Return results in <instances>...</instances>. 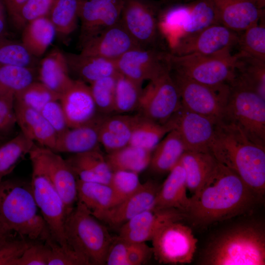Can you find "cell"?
Returning <instances> with one entry per match:
<instances>
[{
  "instance_id": "1",
  "label": "cell",
  "mask_w": 265,
  "mask_h": 265,
  "mask_svg": "<svg viewBox=\"0 0 265 265\" xmlns=\"http://www.w3.org/2000/svg\"><path fill=\"white\" fill-rule=\"evenodd\" d=\"M261 199L235 172L218 162L200 191L190 197L186 218L195 226L206 227L247 213Z\"/></svg>"
},
{
  "instance_id": "2",
  "label": "cell",
  "mask_w": 265,
  "mask_h": 265,
  "mask_svg": "<svg viewBox=\"0 0 265 265\" xmlns=\"http://www.w3.org/2000/svg\"><path fill=\"white\" fill-rule=\"evenodd\" d=\"M210 153L263 199L265 193V147L251 141L235 125L221 120L215 124Z\"/></svg>"
},
{
  "instance_id": "3",
  "label": "cell",
  "mask_w": 265,
  "mask_h": 265,
  "mask_svg": "<svg viewBox=\"0 0 265 265\" xmlns=\"http://www.w3.org/2000/svg\"><path fill=\"white\" fill-rule=\"evenodd\" d=\"M206 265H265V231L262 224L245 222L219 234L201 258Z\"/></svg>"
},
{
  "instance_id": "4",
  "label": "cell",
  "mask_w": 265,
  "mask_h": 265,
  "mask_svg": "<svg viewBox=\"0 0 265 265\" xmlns=\"http://www.w3.org/2000/svg\"><path fill=\"white\" fill-rule=\"evenodd\" d=\"M38 209L30 183L15 179L0 182V220L9 230L45 241L51 236Z\"/></svg>"
},
{
  "instance_id": "5",
  "label": "cell",
  "mask_w": 265,
  "mask_h": 265,
  "mask_svg": "<svg viewBox=\"0 0 265 265\" xmlns=\"http://www.w3.org/2000/svg\"><path fill=\"white\" fill-rule=\"evenodd\" d=\"M65 235L68 245L82 256L89 265H105L114 237L79 201L66 218Z\"/></svg>"
},
{
  "instance_id": "6",
  "label": "cell",
  "mask_w": 265,
  "mask_h": 265,
  "mask_svg": "<svg viewBox=\"0 0 265 265\" xmlns=\"http://www.w3.org/2000/svg\"><path fill=\"white\" fill-rule=\"evenodd\" d=\"M230 92L221 120L237 126L251 141L265 147V99L241 85H230Z\"/></svg>"
},
{
  "instance_id": "7",
  "label": "cell",
  "mask_w": 265,
  "mask_h": 265,
  "mask_svg": "<svg viewBox=\"0 0 265 265\" xmlns=\"http://www.w3.org/2000/svg\"><path fill=\"white\" fill-rule=\"evenodd\" d=\"M30 185L33 196L45 221L52 238L64 247H70L65 235L67 214L64 202L40 161L31 150Z\"/></svg>"
},
{
  "instance_id": "8",
  "label": "cell",
  "mask_w": 265,
  "mask_h": 265,
  "mask_svg": "<svg viewBox=\"0 0 265 265\" xmlns=\"http://www.w3.org/2000/svg\"><path fill=\"white\" fill-rule=\"evenodd\" d=\"M170 74L183 107L215 121L222 119L230 92L229 84L207 85L171 69Z\"/></svg>"
},
{
  "instance_id": "9",
  "label": "cell",
  "mask_w": 265,
  "mask_h": 265,
  "mask_svg": "<svg viewBox=\"0 0 265 265\" xmlns=\"http://www.w3.org/2000/svg\"><path fill=\"white\" fill-rule=\"evenodd\" d=\"M169 61L170 69L207 85H230L236 76V56L231 52L209 55L170 53Z\"/></svg>"
},
{
  "instance_id": "10",
  "label": "cell",
  "mask_w": 265,
  "mask_h": 265,
  "mask_svg": "<svg viewBox=\"0 0 265 265\" xmlns=\"http://www.w3.org/2000/svg\"><path fill=\"white\" fill-rule=\"evenodd\" d=\"M164 4L157 0H125L120 21L143 49H164L159 14Z\"/></svg>"
},
{
  "instance_id": "11",
  "label": "cell",
  "mask_w": 265,
  "mask_h": 265,
  "mask_svg": "<svg viewBox=\"0 0 265 265\" xmlns=\"http://www.w3.org/2000/svg\"><path fill=\"white\" fill-rule=\"evenodd\" d=\"M151 240L156 260L161 264L172 265L190 263L198 242L190 227L180 221L163 226Z\"/></svg>"
},
{
  "instance_id": "12",
  "label": "cell",
  "mask_w": 265,
  "mask_h": 265,
  "mask_svg": "<svg viewBox=\"0 0 265 265\" xmlns=\"http://www.w3.org/2000/svg\"><path fill=\"white\" fill-rule=\"evenodd\" d=\"M181 106L179 91L169 70L149 81L142 90L137 110L143 117L163 124Z\"/></svg>"
},
{
  "instance_id": "13",
  "label": "cell",
  "mask_w": 265,
  "mask_h": 265,
  "mask_svg": "<svg viewBox=\"0 0 265 265\" xmlns=\"http://www.w3.org/2000/svg\"><path fill=\"white\" fill-rule=\"evenodd\" d=\"M239 35L221 24L210 26L197 32L180 36L170 53L176 55L218 54L231 52Z\"/></svg>"
},
{
  "instance_id": "14",
  "label": "cell",
  "mask_w": 265,
  "mask_h": 265,
  "mask_svg": "<svg viewBox=\"0 0 265 265\" xmlns=\"http://www.w3.org/2000/svg\"><path fill=\"white\" fill-rule=\"evenodd\" d=\"M170 52L152 48L132 50L115 60L119 73L142 84L170 70Z\"/></svg>"
},
{
  "instance_id": "15",
  "label": "cell",
  "mask_w": 265,
  "mask_h": 265,
  "mask_svg": "<svg viewBox=\"0 0 265 265\" xmlns=\"http://www.w3.org/2000/svg\"><path fill=\"white\" fill-rule=\"evenodd\" d=\"M179 133L186 151L210 152L215 121L180 107L167 121Z\"/></svg>"
},
{
  "instance_id": "16",
  "label": "cell",
  "mask_w": 265,
  "mask_h": 265,
  "mask_svg": "<svg viewBox=\"0 0 265 265\" xmlns=\"http://www.w3.org/2000/svg\"><path fill=\"white\" fill-rule=\"evenodd\" d=\"M125 0H81L80 44L81 48L92 38L120 19Z\"/></svg>"
},
{
  "instance_id": "17",
  "label": "cell",
  "mask_w": 265,
  "mask_h": 265,
  "mask_svg": "<svg viewBox=\"0 0 265 265\" xmlns=\"http://www.w3.org/2000/svg\"><path fill=\"white\" fill-rule=\"evenodd\" d=\"M31 151L40 161L61 197L67 217L78 200L77 178L76 175L66 159H64L56 152L35 144Z\"/></svg>"
},
{
  "instance_id": "18",
  "label": "cell",
  "mask_w": 265,
  "mask_h": 265,
  "mask_svg": "<svg viewBox=\"0 0 265 265\" xmlns=\"http://www.w3.org/2000/svg\"><path fill=\"white\" fill-rule=\"evenodd\" d=\"M160 186L154 181L148 180L141 184L130 196L108 208L96 218L111 227L120 228L138 214L154 209Z\"/></svg>"
},
{
  "instance_id": "19",
  "label": "cell",
  "mask_w": 265,
  "mask_h": 265,
  "mask_svg": "<svg viewBox=\"0 0 265 265\" xmlns=\"http://www.w3.org/2000/svg\"><path fill=\"white\" fill-rule=\"evenodd\" d=\"M186 218L184 212L175 209H152L134 216L119 228L118 236L130 242L151 240L164 225Z\"/></svg>"
},
{
  "instance_id": "20",
  "label": "cell",
  "mask_w": 265,
  "mask_h": 265,
  "mask_svg": "<svg viewBox=\"0 0 265 265\" xmlns=\"http://www.w3.org/2000/svg\"><path fill=\"white\" fill-rule=\"evenodd\" d=\"M59 101L69 128L88 124L100 114L98 112L89 85L80 80H73L61 94Z\"/></svg>"
},
{
  "instance_id": "21",
  "label": "cell",
  "mask_w": 265,
  "mask_h": 265,
  "mask_svg": "<svg viewBox=\"0 0 265 265\" xmlns=\"http://www.w3.org/2000/svg\"><path fill=\"white\" fill-rule=\"evenodd\" d=\"M137 48L139 47L119 20L85 44L80 53L116 60Z\"/></svg>"
},
{
  "instance_id": "22",
  "label": "cell",
  "mask_w": 265,
  "mask_h": 265,
  "mask_svg": "<svg viewBox=\"0 0 265 265\" xmlns=\"http://www.w3.org/2000/svg\"><path fill=\"white\" fill-rule=\"evenodd\" d=\"M220 24L236 32H243L265 18V9L249 0H211Z\"/></svg>"
},
{
  "instance_id": "23",
  "label": "cell",
  "mask_w": 265,
  "mask_h": 265,
  "mask_svg": "<svg viewBox=\"0 0 265 265\" xmlns=\"http://www.w3.org/2000/svg\"><path fill=\"white\" fill-rule=\"evenodd\" d=\"M14 109L21 132L39 146L53 151L57 134L41 113L16 100Z\"/></svg>"
},
{
  "instance_id": "24",
  "label": "cell",
  "mask_w": 265,
  "mask_h": 265,
  "mask_svg": "<svg viewBox=\"0 0 265 265\" xmlns=\"http://www.w3.org/2000/svg\"><path fill=\"white\" fill-rule=\"evenodd\" d=\"M104 115L100 114L88 124L69 128L57 134L53 151L75 154L100 148L99 132Z\"/></svg>"
},
{
  "instance_id": "25",
  "label": "cell",
  "mask_w": 265,
  "mask_h": 265,
  "mask_svg": "<svg viewBox=\"0 0 265 265\" xmlns=\"http://www.w3.org/2000/svg\"><path fill=\"white\" fill-rule=\"evenodd\" d=\"M140 115H105L101 121L99 135L100 144L107 153L130 144L134 128Z\"/></svg>"
},
{
  "instance_id": "26",
  "label": "cell",
  "mask_w": 265,
  "mask_h": 265,
  "mask_svg": "<svg viewBox=\"0 0 265 265\" xmlns=\"http://www.w3.org/2000/svg\"><path fill=\"white\" fill-rule=\"evenodd\" d=\"M186 189L185 171L179 161L160 186L154 209H175L185 213L191 202Z\"/></svg>"
},
{
  "instance_id": "27",
  "label": "cell",
  "mask_w": 265,
  "mask_h": 265,
  "mask_svg": "<svg viewBox=\"0 0 265 265\" xmlns=\"http://www.w3.org/2000/svg\"><path fill=\"white\" fill-rule=\"evenodd\" d=\"M66 161L79 180L109 185L113 171L100 148L73 154Z\"/></svg>"
},
{
  "instance_id": "28",
  "label": "cell",
  "mask_w": 265,
  "mask_h": 265,
  "mask_svg": "<svg viewBox=\"0 0 265 265\" xmlns=\"http://www.w3.org/2000/svg\"><path fill=\"white\" fill-rule=\"evenodd\" d=\"M69 70L80 80L90 84L102 78L119 74L115 60L104 57L67 53L65 54Z\"/></svg>"
},
{
  "instance_id": "29",
  "label": "cell",
  "mask_w": 265,
  "mask_h": 265,
  "mask_svg": "<svg viewBox=\"0 0 265 265\" xmlns=\"http://www.w3.org/2000/svg\"><path fill=\"white\" fill-rule=\"evenodd\" d=\"M179 161L185 171L187 189L196 195L214 172L218 161L210 152L185 151Z\"/></svg>"
},
{
  "instance_id": "30",
  "label": "cell",
  "mask_w": 265,
  "mask_h": 265,
  "mask_svg": "<svg viewBox=\"0 0 265 265\" xmlns=\"http://www.w3.org/2000/svg\"><path fill=\"white\" fill-rule=\"evenodd\" d=\"M69 72L65 53L55 49L41 60L38 78L40 82L61 95L74 80Z\"/></svg>"
},
{
  "instance_id": "31",
  "label": "cell",
  "mask_w": 265,
  "mask_h": 265,
  "mask_svg": "<svg viewBox=\"0 0 265 265\" xmlns=\"http://www.w3.org/2000/svg\"><path fill=\"white\" fill-rule=\"evenodd\" d=\"M186 151L177 131L172 130L161 140L152 151L150 166L156 173L169 172Z\"/></svg>"
},
{
  "instance_id": "32",
  "label": "cell",
  "mask_w": 265,
  "mask_h": 265,
  "mask_svg": "<svg viewBox=\"0 0 265 265\" xmlns=\"http://www.w3.org/2000/svg\"><path fill=\"white\" fill-rule=\"evenodd\" d=\"M55 31L49 19L42 17L26 25L22 34V43L34 57L43 55L52 43Z\"/></svg>"
},
{
  "instance_id": "33",
  "label": "cell",
  "mask_w": 265,
  "mask_h": 265,
  "mask_svg": "<svg viewBox=\"0 0 265 265\" xmlns=\"http://www.w3.org/2000/svg\"><path fill=\"white\" fill-rule=\"evenodd\" d=\"M181 27V36L199 31L210 26L220 24L217 12L211 0H190Z\"/></svg>"
},
{
  "instance_id": "34",
  "label": "cell",
  "mask_w": 265,
  "mask_h": 265,
  "mask_svg": "<svg viewBox=\"0 0 265 265\" xmlns=\"http://www.w3.org/2000/svg\"><path fill=\"white\" fill-rule=\"evenodd\" d=\"M78 199L94 217L110 208L113 194L109 185L77 178Z\"/></svg>"
},
{
  "instance_id": "35",
  "label": "cell",
  "mask_w": 265,
  "mask_h": 265,
  "mask_svg": "<svg viewBox=\"0 0 265 265\" xmlns=\"http://www.w3.org/2000/svg\"><path fill=\"white\" fill-rule=\"evenodd\" d=\"M152 151L129 144L107 153L106 161L112 171L125 170L139 173L150 165Z\"/></svg>"
},
{
  "instance_id": "36",
  "label": "cell",
  "mask_w": 265,
  "mask_h": 265,
  "mask_svg": "<svg viewBox=\"0 0 265 265\" xmlns=\"http://www.w3.org/2000/svg\"><path fill=\"white\" fill-rule=\"evenodd\" d=\"M34 145V142L21 132L0 144V182L13 170L26 155L29 154Z\"/></svg>"
},
{
  "instance_id": "37",
  "label": "cell",
  "mask_w": 265,
  "mask_h": 265,
  "mask_svg": "<svg viewBox=\"0 0 265 265\" xmlns=\"http://www.w3.org/2000/svg\"><path fill=\"white\" fill-rule=\"evenodd\" d=\"M172 130L168 121L163 124H159L140 115L129 144L152 152L165 135Z\"/></svg>"
},
{
  "instance_id": "38",
  "label": "cell",
  "mask_w": 265,
  "mask_h": 265,
  "mask_svg": "<svg viewBox=\"0 0 265 265\" xmlns=\"http://www.w3.org/2000/svg\"><path fill=\"white\" fill-rule=\"evenodd\" d=\"M81 0H55L48 16L55 33L66 36L77 28Z\"/></svg>"
},
{
  "instance_id": "39",
  "label": "cell",
  "mask_w": 265,
  "mask_h": 265,
  "mask_svg": "<svg viewBox=\"0 0 265 265\" xmlns=\"http://www.w3.org/2000/svg\"><path fill=\"white\" fill-rule=\"evenodd\" d=\"M142 90V84L119 73L116 83L114 112L125 114L137 110Z\"/></svg>"
},
{
  "instance_id": "40",
  "label": "cell",
  "mask_w": 265,
  "mask_h": 265,
  "mask_svg": "<svg viewBox=\"0 0 265 265\" xmlns=\"http://www.w3.org/2000/svg\"><path fill=\"white\" fill-rule=\"evenodd\" d=\"M33 68L26 67L0 66V96L13 95L35 81Z\"/></svg>"
},
{
  "instance_id": "41",
  "label": "cell",
  "mask_w": 265,
  "mask_h": 265,
  "mask_svg": "<svg viewBox=\"0 0 265 265\" xmlns=\"http://www.w3.org/2000/svg\"><path fill=\"white\" fill-rule=\"evenodd\" d=\"M238 45L241 53L265 61V18L242 32Z\"/></svg>"
},
{
  "instance_id": "42",
  "label": "cell",
  "mask_w": 265,
  "mask_h": 265,
  "mask_svg": "<svg viewBox=\"0 0 265 265\" xmlns=\"http://www.w3.org/2000/svg\"><path fill=\"white\" fill-rule=\"evenodd\" d=\"M60 97L41 82L34 81L16 94L15 100L40 112L47 103L59 100Z\"/></svg>"
},
{
  "instance_id": "43",
  "label": "cell",
  "mask_w": 265,
  "mask_h": 265,
  "mask_svg": "<svg viewBox=\"0 0 265 265\" xmlns=\"http://www.w3.org/2000/svg\"><path fill=\"white\" fill-rule=\"evenodd\" d=\"M118 75L105 77L90 84L93 98L98 112L100 114L109 115L114 112L115 87Z\"/></svg>"
},
{
  "instance_id": "44",
  "label": "cell",
  "mask_w": 265,
  "mask_h": 265,
  "mask_svg": "<svg viewBox=\"0 0 265 265\" xmlns=\"http://www.w3.org/2000/svg\"><path fill=\"white\" fill-rule=\"evenodd\" d=\"M34 56L22 42L0 38V66L12 65L33 68Z\"/></svg>"
},
{
  "instance_id": "45",
  "label": "cell",
  "mask_w": 265,
  "mask_h": 265,
  "mask_svg": "<svg viewBox=\"0 0 265 265\" xmlns=\"http://www.w3.org/2000/svg\"><path fill=\"white\" fill-rule=\"evenodd\" d=\"M138 174L125 170L113 172L109 183L113 194L111 207L124 201L138 189L141 184Z\"/></svg>"
},
{
  "instance_id": "46",
  "label": "cell",
  "mask_w": 265,
  "mask_h": 265,
  "mask_svg": "<svg viewBox=\"0 0 265 265\" xmlns=\"http://www.w3.org/2000/svg\"><path fill=\"white\" fill-rule=\"evenodd\" d=\"M55 0H27L12 19L18 27L42 17H48Z\"/></svg>"
},
{
  "instance_id": "47",
  "label": "cell",
  "mask_w": 265,
  "mask_h": 265,
  "mask_svg": "<svg viewBox=\"0 0 265 265\" xmlns=\"http://www.w3.org/2000/svg\"><path fill=\"white\" fill-rule=\"evenodd\" d=\"M45 242L51 249L48 265H89L82 256L70 247L61 246L51 237Z\"/></svg>"
},
{
  "instance_id": "48",
  "label": "cell",
  "mask_w": 265,
  "mask_h": 265,
  "mask_svg": "<svg viewBox=\"0 0 265 265\" xmlns=\"http://www.w3.org/2000/svg\"><path fill=\"white\" fill-rule=\"evenodd\" d=\"M25 238L14 239L13 237L0 243V265H13L31 244Z\"/></svg>"
},
{
  "instance_id": "49",
  "label": "cell",
  "mask_w": 265,
  "mask_h": 265,
  "mask_svg": "<svg viewBox=\"0 0 265 265\" xmlns=\"http://www.w3.org/2000/svg\"><path fill=\"white\" fill-rule=\"evenodd\" d=\"M57 134L69 128L65 115L59 100L48 102L40 111Z\"/></svg>"
},
{
  "instance_id": "50",
  "label": "cell",
  "mask_w": 265,
  "mask_h": 265,
  "mask_svg": "<svg viewBox=\"0 0 265 265\" xmlns=\"http://www.w3.org/2000/svg\"><path fill=\"white\" fill-rule=\"evenodd\" d=\"M51 249L45 244L31 243L13 265H48Z\"/></svg>"
},
{
  "instance_id": "51",
  "label": "cell",
  "mask_w": 265,
  "mask_h": 265,
  "mask_svg": "<svg viewBox=\"0 0 265 265\" xmlns=\"http://www.w3.org/2000/svg\"><path fill=\"white\" fill-rule=\"evenodd\" d=\"M14 100L13 95L0 96V133L9 132L17 124Z\"/></svg>"
},
{
  "instance_id": "52",
  "label": "cell",
  "mask_w": 265,
  "mask_h": 265,
  "mask_svg": "<svg viewBox=\"0 0 265 265\" xmlns=\"http://www.w3.org/2000/svg\"><path fill=\"white\" fill-rule=\"evenodd\" d=\"M128 243L129 242L118 236L114 237L107 252L105 265H128L127 254Z\"/></svg>"
},
{
  "instance_id": "53",
  "label": "cell",
  "mask_w": 265,
  "mask_h": 265,
  "mask_svg": "<svg viewBox=\"0 0 265 265\" xmlns=\"http://www.w3.org/2000/svg\"><path fill=\"white\" fill-rule=\"evenodd\" d=\"M153 255L152 248L145 242H130L127 248L128 265H140L148 261Z\"/></svg>"
},
{
  "instance_id": "54",
  "label": "cell",
  "mask_w": 265,
  "mask_h": 265,
  "mask_svg": "<svg viewBox=\"0 0 265 265\" xmlns=\"http://www.w3.org/2000/svg\"><path fill=\"white\" fill-rule=\"evenodd\" d=\"M5 10L12 19L27 0H1Z\"/></svg>"
},
{
  "instance_id": "55",
  "label": "cell",
  "mask_w": 265,
  "mask_h": 265,
  "mask_svg": "<svg viewBox=\"0 0 265 265\" xmlns=\"http://www.w3.org/2000/svg\"><path fill=\"white\" fill-rule=\"evenodd\" d=\"M5 7L1 0H0V38L5 37L6 26L5 16Z\"/></svg>"
},
{
  "instance_id": "56",
  "label": "cell",
  "mask_w": 265,
  "mask_h": 265,
  "mask_svg": "<svg viewBox=\"0 0 265 265\" xmlns=\"http://www.w3.org/2000/svg\"><path fill=\"white\" fill-rule=\"evenodd\" d=\"M12 232L0 220V243L11 237Z\"/></svg>"
},
{
  "instance_id": "57",
  "label": "cell",
  "mask_w": 265,
  "mask_h": 265,
  "mask_svg": "<svg viewBox=\"0 0 265 265\" xmlns=\"http://www.w3.org/2000/svg\"><path fill=\"white\" fill-rule=\"evenodd\" d=\"M254 3L259 8L264 9L265 6V0H249Z\"/></svg>"
},
{
  "instance_id": "58",
  "label": "cell",
  "mask_w": 265,
  "mask_h": 265,
  "mask_svg": "<svg viewBox=\"0 0 265 265\" xmlns=\"http://www.w3.org/2000/svg\"><path fill=\"white\" fill-rule=\"evenodd\" d=\"M158 1H159L164 4L174 3V2H181L180 0H157Z\"/></svg>"
},
{
  "instance_id": "59",
  "label": "cell",
  "mask_w": 265,
  "mask_h": 265,
  "mask_svg": "<svg viewBox=\"0 0 265 265\" xmlns=\"http://www.w3.org/2000/svg\"><path fill=\"white\" fill-rule=\"evenodd\" d=\"M189 0H180L181 1H183V2L188 1Z\"/></svg>"
}]
</instances>
